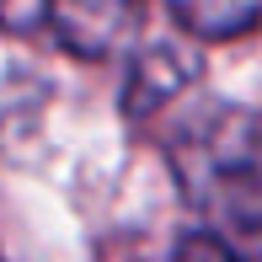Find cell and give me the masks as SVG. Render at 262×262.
<instances>
[{"instance_id": "6da1fadb", "label": "cell", "mask_w": 262, "mask_h": 262, "mask_svg": "<svg viewBox=\"0 0 262 262\" xmlns=\"http://www.w3.org/2000/svg\"><path fill=\"white\" fill-rule=\"evenodd\" d=\"M182 182L209 214L225 220V235L214 241H230V230H262V123L246 113H225L198 139V156L193 166H182Z\"/></svg>"}, {"instance_id": "7a4b0ae2", "label": "cell", "mask_w": 262, "mask_h": 262, "mask_svg": "<svg viewBox=\"0 0 262 262\" xmlns=\"http://www.w3.org/2000/svg\"><path fill=\"white\" fill-rule=\"evenodd\" d=\"M145 16V0H43V27L75 59H107L128 43Z\"/></svg>"}, {"instance_id": "3957f363", "label": "cell", "mask_w": 262, "mask_h": 262, "mask_svg": "<svg viewBox=\"0 0 262 262\" xmlns=\"http://www.w3.org/2000/svg\"><path fill=\"white\" fill-rule=\"evenodd\" d=\"M166 11L187 38H204V43L246 38L262 21V0H166Z\"/></svg>"}, {"instance_id": "277c9868", "label": "cell", "mask_w": 262, "mask_h": 262, "mask_svg": "<svg viewBox=\"0 0 262 262\" xmlns=\"http://www.w3.org/2000/svg\"><path fill=\"white\" fill-rule=\"evenodd\" d=\"M43 0H0V32H38Z\"/></svg>"}, {"instance_id": "5b68a950", "label": "cell", "mask_w": 262, "mask_h": 262, "mask_svg": "<svg viewBox=\"0 0 262 262\" xmlns=\"http://www.w3.org/2000/svg\"><path fill=\"white\" fill-rule=\"evenodd\" d=\"M171 262H241V257H235L230 246H220L209 230H198V235H187V241L177 246V257H171Z\"/></svg>"}]
</instances>
